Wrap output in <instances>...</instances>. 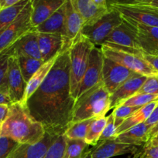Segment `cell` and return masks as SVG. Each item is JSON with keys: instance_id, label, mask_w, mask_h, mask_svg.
I'll list each match as a JSON object with an SVG mask.
<instances>
[{"instance_id": "cell-43", "label": "cell", "mask_w": 158, "mask_h": 158, "mask_svg": "<svg viewBox=\"0 0 158 158\" xmlns=\"http://www.w3.org/2000/svg\"><path fill=\"white\" fill-rule=\"evenodd\" d=\"M12 101H11L9 96L7 93L4 92V91L0 89V104H5L10 106L12 104Z\"/></svg>"}, {"instance_id": "cell-41", "label": "cell", "mask_w": 158, "mask_h": 158, "mask_svg": "<svg viewBox=\"0 0 158 158\" xmlns=\"http://www.w3.org/2000/svg\"><path fill=\"white\" fill-rule=\"evenodd\" d=\"M9 111V106L0 104V124H2L6 121Z\"/></svg>"}, {"instance_id": "cell-21", "label": "cell", "mask_w": 158, "mask_h": 158, "mask_svg": "<svg viewBox=\"0 0 158 158\" xmlns=\"http://www.w3.org/2000/svg\"><path fill=\"white\" fill-rule=\"evenodd\" d=\"M84 21L78 12L75 10L71 0L65 2L64 28L66 37L71 42L75 40L81 34Z\"/></svg>"}, {"instance_id": "cell-11", "label": "cell", "mask_w": 158, "mask_h": 158, "mask_svg": "<svg viewBox=\"0 0 158 158\" xmlns=\"http://www.w3.org/2000/svg\"><path fill=\"white\" fill-rule=\"evenodd\" d=\"M27 83L25 82L20 71L18 59L15 55L9 56L8 62L7 87L9 98L12 103L23 104Z\"/></svg>"}, {"instance_id": "cell-16", "label": "cell", "mask_w": 158, "mask_h": 158, "mask_svg": "<svg viewBox=\"0 0 158 158\" xmlns=\"http://www.w3.org/2000/svg\"><path fill=\"white\" fill-rule=\"evenodd\" d=\"M138 147L125 144L116 141L114 138L99 141L96 148L91 151L90 158H110L126 154H135Z\"/></svg>"}, {"instance_id": "cell-1", "label": "cell", "mask_w": 158, "mask_h": 158, "mask_svg": "<svg viewBox=\"0 0 158 158\" xmlns=\"http://www.w3.org/2000/svg\"><path fill=\"white\" fill-rule=\"evenodd\" d=\"M69 48L57 56L47 77L23 104L31 118L53 136L64 135L72 123L75 100L70 91Z\"/></svg>"}, {"instance_id": "cell-49", "label": "cell", "mask_w": 158, "mask_h": 158, "mask_svg": "<svg viewBox=\"0 0 158 158\" xmlns=\"http://www.w3.org/2000/svg\"><path fill=\"white\" fill-rule=\"evenodd\" d=\"M88 158H90V157H88Z\"/></svg>"}, {"instance_id": "cell-39", "label": "cell", "mask_w": 158, "mask_h": 158, "mask_svg": "<svg viewBox=\"0 0 158 158\" xmlns=\"http://www.w3.org/2000/svg\"><path fill=\"white\" fill-rule=\"evenodd\" d=\"M141 56L146 62L152 66L153 69L158 73V56H152L148 54L141 53Z\"/></svg>"}, {"instance_id": "cell-8", "label": "cell", "mask_w": 158, "mask_h": 158, "mask_svg": "<svg viewBox=\"0 0 158 158\" xmlns=\"http://www.w3.org/2000/svg\"><path fill=\"white\" fill-rule=\"evenodd\" d=\"M136 35L137 30L134 23L124 19L122 23L108 35L103 44L130 53L140 55L142 52L138 47Z\"/></svg>"}, {"instance_id": "cell-13", "label": "cell", "mask_w": 158, "mask_h": 158, "mask_svg": "<svg viewBox=\"0 0 158 158\" xmlns=\"http://www.w3.org/2000/svg\"><path fill=\"white\" fill-rule=\"evenodd\" d=\"M103 58L101 49L94 46L89 55L88 66L81 83L78 97L85 91L102 82Z\"/></svg>"}, {"instance_id": "cell-48", "label": "cell", "mask_w": 158, "mask_h": 158, "mask_svg": "<svg viewBox=\"0 0 158 158\" xmlns=\"http://www.w3.org/2000/svg\"><path fill=\"white\" fill-rule=\"evenodd\" d=\"M136 158H139V157H136Z\"/></svg>"}, {"instance_id": "cell-25", "label": "cell", "mask_w": 158, "mask_h": 158, "mask_svg": "<svg viewBox=\"0 0 158 158\" xmlns=\"http://www.w3.org/2000/svg\"><path fill=\"white\" fill-rule=\"evenodd\" d=\"M57 56L54 57V58L51 59L49 61L43 63L41 66V67L36 72V73L33 76L32 78L29 80V82L27 83V86H26L23 104H24V103H26V100H27L28 99L33 95V94L38 89L39 86L41 85V83H43V80H44L45 79H46V77H47L48 73H49L50 71L51 68L53 67V66H54V63H55L56 60H57Z\"/></svg>"}, {"instance_id": "cell-34", "label": "cell", "mask_w": 158, "mask_h": 158, "mask_svg": "<svg viewBox=\"0 0 158 158\" xmlns=\"http://www.w3.org/2000/svg\"><path fill=\"white\" fill-rule=\"evenodd\" d=\"M158 100V94L156 95H150V94H136L133 97H130L122 105L124 106H137L142 107L151 102Z\"/></svg>"}, {"instance_id": "cell-14", "label": "cell", "mask_w": 158, "mask_h": 158, "mask_svg": "<svg viewBox=\"0 0 158 158\" xmlns=\"http://www.w3.org/2000/svg\"><path fill=\"white\" fill-rule=\"evenodd\" d=\"M6 51L11 56H23L42 60L39 48L37 32H36L34 28L22 35L11 47L6 49Z\"/></svg>"}, {"instance_id": "cell-17", "label": "cell", "mask_w": 158, "mask_h": 158, "mask_svg": "<svg viewBox=\"0 0 158 158\" xmlns=\"http://www.w3.org/2000/svg\"><path fill=\"white\" fill-rule=\"evenodd\" d=\"M57 137L46 133L43 138L37 143L19 145L9 158H43Z\"/></svg>"}, {"instance_id": "cell-26", "label": "cell", "mask_w": 158, "mask_h": 158, "mask_svg": "<svg viewBox=\"0 0 158 158\" xmlns=\"http://www.w3.org/2000/svg\"><path fill=\"white\" fill-rule=\"evenodd\" d=\"M85 140H70L66 138L64 158H88L91 151Z\"/></svg>"}, {"instance_id": "cell-31", "label": "cell", "mask_w": 158, "mask_h": 158, "mask_svg": "<svg viewBox=\"0 0 158 158\" xmlns=\"http://www.w3.org/2000/svg\"><path fill=\"white\" fill-rule=\"evenodd\" d=\"M65 147H66L65 136H58L50 147L43 158H64Z\"/></svg>"}, {"instance_id": "cell-24", "label": "cell", "mask_w": 158, "mask_h": 158, "mask_svg": "<svg viewBox=\"0 0 158 158\" xmlns=\"http://www.w3.org/2000/svg\"><path fill=\"white\" fill-rule=\"evenodd\" d=\"M157 103L158 100H155V101L151 102V103L139 108L137 111H136L134 114H132L128 119H126L117 128V130H116V136L122 134L124 131H126L127 130L130 129L133 127L136 126V125L144 123L148 119V117H150L151 113L153 112L154 108L157 105Z\"/></svg>"}, {"instance_id": "cell-33", "label": "cell", "mask_w": 158, "mask_h": 158, "mask_svg": "<svg viewBox=\"0 0 158 158\" xmlns=\"http://www.w3.org/2000/svg\"><path fill=\"white\" fill-rule=\"evenodd\" d=\"M10 54L6 50L0 52V89L4 92H8L7 87V71L8 62Z\"/></svg>"}, {"instance_id": "cell-12", "label": "cell", "mask_w": 158, "mask_h": 158, "mask_svg": "<svg viewBox=\"0 0 158 158\" xmlns=\"http://www.w3.org/2000/svg\"><path fill=\"white\" fill-rule=\"evenodd\" d=\"M37 36L42 60L44 63L57 56L72 43L61 34L37 32Z\"/></svg>"}, {"instance_id": "cell-40", "label": "cell", "mask_w": 158, "mask_h": 158, "mask_svg": "<svg viewBox=\"0 0 158 158\" xmlns=\"http://www.w3.org/2000/svg\"><path fill=\"white\" fill-rule=\"evenodd\" d=\"M158 122V103L156 106V107L154 108V110H153V112L151 113L150 117H148L147 120L144 122L146 125L149 127V129L152 127L155 123H156Z\"/></svg>"}, {"instance_id": "cell-37", "label": "cell", "mask_w": 158, "mask_h": 158, "mask_svg": "<svg viewBox=\"0 0 158 158\" xmlns=\"http://www.w3.org/2000/svg\"><path fill=\"white\" fill-rule=\"evenodd\" d=\"M116 130L117 127H116L115 123L114 117L112 114H110L108 117H107V122L105 128H104L102 134L99 138V141H103V140H110L116 137Z\"/></svg>"}, {"instance_id": "cell-52", "label": "cell", "mask_w": 158, "mask_h": 158, "mask_svg": "<svg viewBox=\"0 0 158 158\" xmlns=\"http://www.w3.org/2000/svg\"><path fill=\"white\" fill-rule=\"evenodd\" d=\"M157 76H158V75H157Z\"/></svg>"}, {"instance_id": "cell-15", "label": "cell", "mask_w": 158, "mask_h": 158, "mask_svg": "<svg viewBox=\"0 0 158 158\" xmlns=\"http://www.w3.org/2000/svg\"><path fill=\"white\" fill-rule=\"evenodd\" d=\"M147 77L136 74L121 85L110 95V109H115L123 104L130 97L137 94Z\"/></svg>"}, {"instance_id": "cell-38", "label": "cell", "mask_w": 158, "mask_h": 158, "mask_svg": "<svg viewBox=\"0 0 158 158\" xmlns=\"http://www.w3.org/2000/svg\"><path fill=\"white\" fill-rule=\"evenodd\" d=\"M139 158H158V142L149 141L143 146L142 152L138 155Z\"/></svg>"}, {"instance_id": "cell-35", "label": "cell", "mask_w": 158, "mask_h": 158, "mask_svg": "<svg viewBox=\"0 0 158 158\" xmlns=\"http://www.w3.org/2000/svg\"><path fill=\"white\" fill-rule=\"evenodd\" d=\"M19 145L20 143L12 139L0 136V158H9Z\"/></svg>"}, {"instance_id": "cell-27", "label": "cell", "mask_w": 158, "mask_h": 158, "mask_svg": "<svg viewBox=\"0 0 158 158\" xmlns=\"http://www.w3.org/2000/svg\"><path fill=\"white\" fill-rule=\"evenodd\" d=\"M29 0H20L16 5L0 11V30L12 24L22 11L24 9Z\"/></svg>"}, {"instance_id": "cell-42", "label": "cell", "mask_w": 158, "mask_h": 158, "mask_svg": "<svg viewBox=\"0 0 158 158\" xmlns=\"http://www.w3.org/2000/svg\"><path fill=\"white\" fill-rule=\"evenodd\" d=\"M20 0H0V9H5L15 6Z\"/></svg>"}, {"instance_id": "cell-47", "label": "cell", "mask_w": 158, "mask_h": 158, "mask_svg": "<svg viewBox=\"0 0 158 158\" xmlns=\"http://www.w3.org/2000/svg\"><path fill=\"white\" fill-rule=\"evenodd\" d=\"M1 128H2V124H0V132H1Z\"/></svg>"}, {"instance_id": "cell-30", "label": "cell", "mask_w": 158, "mask_h": 158, "mask_svg": "<svg viewBox=\"0 0 158 158\" xmlns=\"http://www.w3.org/2000/svg\"><path fill=\"white\" fill-rule=\"evenodd\" d=\"M94 119L82 120L72 123L68 128L64 135L70 140H85L88 133V127Z\"/></svg>"}, {"instance_id": "cell-28", "label": "cell", "mask_w": 158, "mask_h": 158, "mask_svg": "<svg viewBox=\"0 0 158 158\" xmlns=\"http://www.w3.org/2000/svg\"><path fill=\"white\" fill-rule=\"evenodd\" d=\"M17 59H18L20 71L26 83L44 63L43 60H36V59L23 56H17Z\"/></svg>"}, {"instance_id": "cell-44", "label": "cell", "mask_w": 158, "mask_h": 158, "mask_svg": "<svg viewBox=\"0 0 158 158\" xmlns=\"http://www.w3.org/2000/svg\"><path fill=\"white\" fill-rule=\"evenodd\" d=\"M158 135V122L155 123L148 131V142L153 140Z\"/></svg>"}, {"instance_id": "cell-4", "label": "cell", "mask_w": 158, "mask_h": 158, "mask_svg": "<svg viewBox=\"0 0 158 158\" xmlns=\"http://www.w3.org/2000/svg\"><path fill=\"white\" fill-rule=\"evenodd\" d=\"M94 45L81 34L72 42L70 54V91L74 100L78 97L81 83L85 73L88 59Z\"/></svg>"}, {"instance_id": "cell-5", "label": "cell", "mask_w": 158, "mask_h": 158, "mask_svg": "<svg viewBox=\"0 0 158 158\" xmlns=\"http://www.w3.org/2000/svg\"><path fill=\"white\" fill-rule=\"evenodd\" d=\"M109 7L114 8L125 19L138 24L158 27V9L143 5L138 0L108 2Z\"/></svg>"}, {"instance_id": "cell-23", "label": "cell", "mask_w": 158, "mask_h": 158, "mask_svg": "<svg viewBox=\"0 0 158 158\" xmlns=\"http://www.w3.org/2000/svg\"><path fill=\"white\" fill-rule=\"evenodd\" d=\"M65 2L46 21L34 28L36 32L41 33L61 34L66 36L64 28Z\"/></svg>"}, {"instance_id": "cell-45", "label": "cell", "mask_w": 158, "mask_h": 158, "mask_svg": "<svg viewBox=\"0 0 158 158\" xmlns=\"http://www.w3.org/2000/svg\"><path fill=\"white\" fill-rule=\"evenodd\" d=\"M140 3L158 9V0H138Z\"/></svg>"}, {"instance_id": "cell-9", "label": "cell", "mask_w": 158, "mask_h": 158, "mask_svg": "<svg viewBox=\"0 0 158 158\" xmlns=\"http://www.w3.org/2000/svg\"><path fill=\"white\" fill-rule=\"evenodd\" d=\"M31 9L32 1L29 0L16 19L0 30V52L9 49L22 35L33 29L30 20Z\"/></svg>"}, {"instance_id": "cell-10", "label": "cell", "mask_w": 158, "mask_h": 158, "mask_svg": "<svg viewBox=\"0 0 158 158\" xmlns=\"http://www.w3.org/2000/svg\"><path fill=\"white\" fill-rule=\"evenodd\" d=\"M136 74L138 73L115 63L109 59L105 57L103 58L102 82L110 95Z\"/></svg>"}, {"instance_id": "cell-6", "label": "cell", "mask_w": 158, "mask_h": 158, "mask_svg": "<svg viewBox=\"0 0 158 158\" xmlns=\"http://www.w3.org/2000/svg\"><path fill=\"white\" fill-rule=\"evenodd\" d=\"M109 8V11L100 19L92 25L85 26L81 30V35L95 46H102L112 32L124 19L116 9L112 7Z\"/></svg>"}, {"instance_id": "cell-29", "label": "cell", "mask_w": 158, "mask_h": 158, "mask_svg": "<svg viewBox=\"0 0 158 158\" xmlns=\"http://www.w3.org/2000/svg\"><path fill=\"white\" fill-rule=\"evenodd\" d=\"M107 117H102L95 118L91 121L88 133L85 138V141L87 144L91 146H96L99 142V138L102 134L104 128L106 125Z\"/></svg>"}, {"instance_id": "cell-50", "label": "cell", "mask_w": 158, "mask_h": 158, "mask_svg": "<svg viewBox=\"0 0 158 158\" xmlns=\"http://www.w3.org/2000/svg\"><path fill=\"white\" fill-rule=\"evenodd\" d=\"M0 11H1V9H0Z\"/></svg>"}, {"instance_id": "cell-2", "label": "cell", "mask_w": 158, "mask_h": 158, "mask_svg": "<svg viewBox=\"0 0 158 158\" xmlns=\"http://www.w3.org/2000/svg\"><path fill=\"white\" fill-rule=\"evenodd\" d=\"M46 131L38 122L31 118L24 105L12 103L6 121L2 124L1 137L12 139L20 144H33L41 140Z\"/></svg>"}, {"instance_id": "cell-51", "label": "cell", "mask_w": 158, "mask_h": 158, "mask_svg": "<svg viewBox=\"0 0 158 158\" xmlns=\"http://www.w3.org/2000/svg\"><path fill=\"white\" fill-rule=\"evenodd\" d=\"M135 158H136V157H135Z\"/></svg>"}, {"instance_id": "cell-7", "label": "cell", "mask_w": 158, "mask_h": 158, "mask_svg": "<svg viewBox=\"0 0 158 158\" xmlns=\"http://www.w3.org/2000/svg\"><path fill=\"white\" fill-rule=\"evenodd\" d=\"M100 49L104 57L112 60L115 63L130 69L136 73L147 77L158 75L152 66L143 60L141 54L137 55L130 53L104 44L101 46Z\"/></svg>"}, {"instance_id": "cell-46", "label": "cell", "mask_w": 158, "mask_h": 158, "mask_svg": "<svg viewBox=\"0 0 158 158\" xmlns=\"http://www.w3.org/2000/svg\"><path fill=\"white\" fill-rule=\"evenodd\" d=\"M150 141H156V142H158V135L156 136V137H155V138H153V140H150Z\"/></svg>"}, {"instance_id": "cell-36", "label": "cell", "mask_w": 158, "mask_h": 158, "mask_svg": "<svg viewBox=\"0 0 158 158\" xmlns=\"http://www.w3.org/2000/svg\"><path fill=\"white\" fill-rule=\"evenodd\" d=\"M136 94H158V76L147 77Z\"/></svg>"}, {"instance_id": "cell-19", "label": "cell", "mask_w": 158, "mask_h": 158, "mask_svg": "<svg viewBox=\"0 0 158 158\" xmlns=\"http://www.w3.org/2000/svg\"><path fill=\"white\" fill-rule=\"evenodd\" d=\"M66 0H33L31 9V24L33 28L40 26L64 4Z\"/></svg>"}, {"instance_id": "cell-22", "label": "cell", "mask_w": 158, "mask_h": 158, "mask_svg": "<svg viewBox=\"0 0 158 158\" xmlns=\"http://www.w3.org/2000/svg\"><path fill=\"white\" fill-rule=\"evenodd\" d=\"M149 127L144 123L138 124L130 129L124 131L115 137V140L119 143L133 145L136 147L145 145L148 142Z\"/></svg>"}, {"instance_id": "cell-32", "label": "cell", "mask_w": 158, "mask_h": 158, "mask_svg": "<svg viewBox=\"0 0 158 158\" xmlns=\"http://www.w3.org/2000/svg\"><path fill=\"white\" fill-rule=\"evenodd\" d=\"M139 108L141 107L124 106V105H121V106L115 108L114 110L112 113V114L113 117H114L115 123H116V127H119L126 119H128L132 114H134Z\"/></svg>"}, {"instance_id": "cell-18", "label": "cell", "mask_w": 158, "mask_h": 158, "mask_svg": "<svg viewBox=\"0 0 158 158\" xmlns=\"http://www.w3.org/2000/svg\"><path fill=\"white\" fill-rule=\"evenodd\" d=\"M133 23L137 30L136 40L141 52L148 55L158 56V27L144 26L134 22Z\"/></svg>"}, {"instance_id": "cell-3", "label": "cell", "mask_w": 158, "mask_h": 158, "mask_svg": "<svg viewBox=\"0 0 158 158\" xmlns=\"http://www.w3.org/2000/svg\"><path fill=\"white\" fill-rule=\"evenodd\" d=\"M110 110V94L103 82L81 94L74 103L72 123L105 117Z\"/></svg>"}, {"instance_id": "cell-20", "label": "cell", "mask_w": 158, "mask_h": 158, "mask_svg": "<svg viewBox=\"0 0 158 158\" xmlns=\"http://www.w3.org/2000/svg\"><path fill=\"white\" fill-rule=\"evenodd\" d=\"M75 10L84 21V26H90L100 19L109 11V7H102L94 3V0H71Z\"/></svg>"}]
</instances>
